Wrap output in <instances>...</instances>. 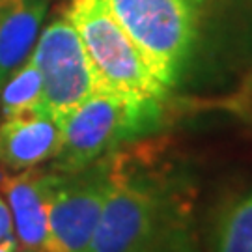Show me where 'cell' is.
<instances>
[{
	"label": "cell",
	"instance_id": "cell-1",
	"mask_svg": "<svg viewBox=\"0 0 252 252\" xmlns=\"http://www.w3.org/2000/svg\"><path fill=\"white\" fill-rule=\"evenodd\" d=\"M168 99L252 62V0H107Z\"/></svg>",
	"mask_w": 252,
	"mask_h": 252
},
{
	"label": "cell",
	"instance_id": "cell-2",
	"mask_svg": "<svg viewBox=\"0 0 252 252\" xmlns=\"http://www.w3.org/2000/svg\"><path fill=\"white\" fill-rule=\"evenodd\" d=\"M90 252H204L198 183L161 140L110 153V190Z\"/></svg>",
	"mask_w": 252,
	"mask_h": 252
},
{
	"label": "cell",
	"instance_id": "cell-3",
	"mask_svg": "<svg viewBox=\"0 0 252 252\" xmlns=\"http://www.w3.org/2000/svg\"><path fill=\"white\" fill-rule=\"evenodd\" d=\"M166 101L95 92L62 124V144L51 168L75 172L127 144L155 135L166 120Z\"/></svg>",
	"mask_w": 252,
	"mask_h": 252
},
{
	"label": "cell",
	"instance_id": "cell-4",
	"mask_svg": "<svg viewBox=\"0 0 252 252\" xmlns=\"http://www.w3.org/2000/svg\"><path fill=\"white\" fill-rule=\"evenodd\" d=\"M63 13L86 47L99 79V92L170 103L107 0H69Z\"/></svg>",
	"mask_w": 252,
	"mask_h": 252
},
{
	"label": "cell",
	"instance_id": "cell-5",
	"mask_svg": "<svg viewBox=\"0 0 252 252\" xmlns=\"http://www.w3.org/2000/svg\"><path fill=\"white\" fill-rule=\"evenodd\" d=\"M43 81L41 112L60 126L75 108L99 92V79L71 21L53 19L30 54Z\"/></svg>",
	"mask_w": 252,
	"mask_h": 252
},
{
	"label": "cell",
	"instance_id": "cell-6",
	"mask_svg": "<svg viewBox=\"0 0 252 252\" xmlns=\"http://www.w3.org/2000/svg\"><path fill=\"white\" fill-rule=\"evenodd\" d=\"M108 190L110 153L81 170L60 172L49 211L45 252H90Z\"/></svg>",
	"mask_w": 252,
	"mask_h": 252
},
{
	"label": "cell",
	"instance_id": "cell-7",
	"mask_svg": "<svg viewBox=\"0 0 252 252\" xmlns=\"http://www.w3.org/2000/svg\"><path fill=\"white\" fill-rule=\"evenodd\" d=\"M60 172L47 166H32L13 176L0 178V190L6 198L15 239L23 249L45 251L49 234V211Z\"/></svg>",
	"mask_w": 252,
	"mask_h": 252
},
{
	"label": "cell",
	"instance_id": "cell-8",
	"mask_svg": "<svg viewBox=\"0 0 252 252\" xmlns=\"http://www.w3.org/2000/svg\"><path fill=\"white\" fill-rule=\"evenodd\" d=\"M62 144V126L43 112L0 118V166L19 172L53 161Z\"/></svg>",
	"mask_w": 252,
	"mask_h": 252
},
{
	"label": "cell",
	"instance_id": "cell-9",
	"mask_svg": "<svg viewBox=\"0 0 252 252\" xmlns=\"http://www.w3.org/2000/svg\"><path fill=\"white\" fill-rule=\"evenodd\" d=\"M47 0H0V88L34 51Z\"/></svg>",
	"mask_w": 252,
	"mask_h": 252
},
{
	"label": "cell",
	"instance_id": "cell-10",
	"mask_svg": "<svg viewBox=\"0 0 252 252\" xmlns=\"http://www.w3.org/2000/svg\"><path fill=\"white\" fill-rule=\"evenodd\" d=\"M209 241L211 252H252V189L217 211Z\"/></svg>",
	"mask_w": 252,
	"mask_h": 252
},
{
	"label": "cell",
	"instance_id": "cell-11",
	"mask_svg": "<svg viewBox=\"0 0 252 252\" xmlns=\"http://www.w3.org/2000/svg\"><path fill=\"white\" fill-rule=\"evenodd\" d=\"M43 81L37 65L28 56L0 88V118L41 112Z\"/></svg>",
	"mask_w": 252,
	"mask_h": 252
},
{
	"label": "cell",
	"instance_id": "cell-12",
	"mask_svg": "<svg viewBox=\"0 0 252 252\" xmlns=\"http://www.w3.org/2000/svg\"><path fill=\"white\" fill-rule=\"evenodd\" d=\"M13 235V219L6 200L0 196V243Z\"/></svg>",
	"mask_w": 252,
	"mask_h": 252
},
{
	"label": "cell",
	"instance_id": "cell-13",
	"mask_svg": "<svg viewBox=\"0 0 252 252\" xmlns=\"http://www.w3.org/2000/svg\"><path fill=\"white\" fill-rule=\"evenodd\" d=\"M17 239L11 235V237H8V239H4L2 243H0V252H17Z\"/></svg>",
	"mask_w": 252,
	"mask_h": 252
},
{
	"label": "cell",
	"instance_id": "cell-14",
	"mask_svg": "<svg viewBox=\"0 0 252 252\" xmlns=\"http://www.w3.org/2000/svg\"><path fill=\"white\" fill-rule=\"evenodd\" d=\"M17 252H45V251H39V249H23V251H17Z\"/></svg>",
	"mask_w": 252,
	"mask_h": 252
},
{
	"label": "cell",
	"instance_id": "cell-15",
	"mask_svg": "<svg viewBox=\"0 0 252 252\" xmlns=\"http://www.w3.org/2000/svg\"><path fill=\"white\" fill-rule=\"evenodd\" d=\"M0 178H2V174H0Z\"/></svg>",
	"mask_w": 252,
	"mask_h": 252
}]
</instances>
